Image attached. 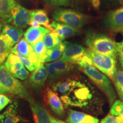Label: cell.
<instances>
[{"label":"cell","instance_id":"1","mask_svg":"<svg viewBox=\"0 0 123 123\" xmlns=\"http://www.w3.org/2000/svg\"><path fill=\"white\" fill-rule=\"evenodd\" d=\"M92 93L87 86L75 80L68 91L60 96V99L65 107L73 106L82 108L88 104Z\"/></svg>","mask_w":123,"mask_h":123},{"label":"cell","instance_id":"2","mask_svg":"<svg viewBox=\"0 0 123 123\" xmlns=\"http://www.w3.org/2000/svg\"><path fill=\"white\" fill-rule=\"evenodd\" d=\"M79 68L85 74L98 86L107 96L110 105H112L116 98L111 82L108 76L98 70L93 65L87 63L79 65Z\"/></svg>","mask_w":123,"mask_h":123},{"label":"cell","instance_id":"3","mask_svg":"<svg viewBox=\"0 0 123 123\" xmlns=\"http://www.w3.org/2000/svg\"><path fill=\"white\" fill-rule=\"evenodd\" d=\"M86 43L89 50L94 53L116 57L117 55V43L106 35L88 33L86 35Z\"/></svg>","mask_w":123,"mask_h":123},{"label":"cell","instance_id":"4","mask_svg":"<svg viewBox=\"0 0 123 123\" xmlns=\"http://www.w3.org/2000/svg\"><path fill=\"white\" fill-rule=\"evenodd\" d=\"M52 17L56 22L65 24L80 30L88 23L90 17L70 9L56 8L51 12Z\"/></svg>","mask_w":123,"mask_h":123},{"label":"cell","instance_id":"5","mask_svg":"<svg viewBox=\"0 0 123 123\" xmlns=\"http://www.w3.org/2000/svg\"><path fill=\"white\" fill-rule=\"evenodd\" d=\"M0 85L6 92L24 98L28 101L32 99L24 84L9 73L3 64H0Z\"/></svg>","mask_w":123,"mask_h":123},{"label":"cell","instance_id":"6","mask_svg":"<svg viewBox=\"0 0 123 123\" xmlns=\"http://www.w3.org/2000/svg\"><path fill=\"white\" fill-rule=\"evenodd\" d=\"M87 54L92 65L113 81L117 71L116 56L100 54L89 49H87Z\"/></svg>","mask_w":123,"mask_h":123},{"label":"cell","instance_id":"7","mask_svg":"<svg viewBox=\"0 0 123 123\" xmlns=\"http://www.w3.org/2000/svg\"><path fill=\"white\" fill-rule=\"evenodd\" d=\"M60 59L72 64H77L79 66L84 63L92 64L85 47L80 44L71 43L67 41L65 49Z\"/></svg>","mask_w":123,"mask_h":123},{"label":"cell","instance_id":"8","mask_svg":"<svg viewBox=\"0 0 123 123\" xmlns=\"http://www.w3.org/2000/svg\"><path fill=\"white\" fill-rule=\"evenodd\" d=\"M5 66L9 73L15 78L24 80L28 78L29 71L17 55L12 53L9 54Z\"/></svg>","mask_w":123,"mask_h":123},{"label":"cell","instance_id":"9","mask_svg":"<svg viewBox=\"0 0 123 123\" xmlns=\"http://www.w3.org/2000/svg\"><path fill=\"white\" fill-rule=\"evenodd\" d=\"M30 10L17 3L12 9L9 23L18 28H26L29 25Z\"/></svg>","mask_w":123,"mask_h":123},{"label":"cell","instance_id":"10","mask_svg":"<svg viewBox=\"0 0 123 123\" xmlns=\"http://www.w3.org/2000/svg\"><path fill=\"white\" fill-rule=\"evenodd\" d=\"M11 53L29 58L38 66L42 64L37 55H35L33 47L30 45L25 38H21L19 42L12 47Z\"/></svg>","mask_w":123,"mask_h":123},{"label":"cell","instance_id":"11","mask_svg":"<svg viewBox=\"0 0 123 123\" xmlns=\"http://www.w3.org/2000/svg\"><path fill=\"white\" fill-rule=\"evenodd\" d=\"M44 100L51 110L58 116L62 117L64 115L63 105L56 92L51 89L47 88L44 91Z\"/></svg>","mask_w":123,"mask_h":123},{"label":"cell","instance_id":"12","mask_svg":"<svg viewBox=\"0 0 123 123\" xmlns=\"http://www.w3.org/2000/svg\"><path fill=\"white\" fill-rule=\"evenodd\" d=\"M28 102L35 123H53V117L38 101L32 98Z\"/></svg>","mask_w":123,"mask_h":123},{"label":"cell","instance_id":"13","mask_svg":"<svg viewBox=\"0 0 123 123\" xmlns=\"http://www.w3.org/2000/svg\"><path fill=\"white\" fill-rule=\"evenodd\" d=\"M48 75L47 69L42 64L31 73L28 81L29 84L35 90H39L43 87Z\"/></svg>","mask_w":123,"mask_h":123},{"label":"cell","instance_id":"14","mask_svg":"<svg viewBox=\"0 0 123 123\" xmlns=\"http://www.w3.org/2000/svg\"><path fill=\"white\" fill-rule=\"evenodd\" d=\"M1 34L2 35L9 45L12 48L22 38L24 31L22 29L18 28L12 25L5 24Z\"/></svg>","mask_w":123,"mask_h":123},{"label":"cell","instance_id":"15","mask_svg":"<svg viewBox=\"0 0 123 123\" xmlns=\"http://www.w3.org/2000/svg\"><path fill=\"white\" fill-rule=\"evenodd\" d=\"M29 25L30 26L38 27L41 26L53 31L50 24V20L47 12L43 9H35L30 10V19Z\"/></svg>","mask_w":123,"mask_h":123},{"label":"cell","instance_id":"16","mask_svg":"<svg viewBox=\"0 0 123 123\" xmlns=\"http://www.w3.org/2000/svg\"><path fill=\"white\" fill-rule=\"evenodd\" d=\"M106 24L109 29L114 31H123V6L108 14Z\"/></svg>","mask_w":123,"mask_h":123},{"label":"cell","instance_id":"17","mask_svg":"<svg viewBox=\"0 0 123 123\" xmlns=\"http://www.w3.org/2000/svg\"><path fill=\"white\" fill-rule=\"evenodd\" d=\"M50 30L43 26L29 27L24 33V38L33 47L38 41L43 39L46 34L49 33Z\"/></svg>","mask_w":123,"mask_h":123},{"label":"cell","instance_id":"18","mask_svg":"<svg viewBox=\"0 0 123 123\" xmlns=\"http://www.w3.org/2000/svg\"><path fill=\"white\" fill-rule=\"evenodd\" d=\"M18 104L13 103L0 115V123H24L25 121L18 113Z\"/></svg>","mask_w":123,"mask_h":123},{"label":"cell","instance_id":"19","mask_svg":"<svg viewBox=\"0 0 123 123\" xmlns=\"http://www.w3.org/2000/svg\"><path fill=\"white\" fill-rule=\"evenodd\" d=\"M50 26L53 31L58 34L62 41L80 33V30H76L68 25L58 22L55 21H53L51 23Z\"/></svg>","mask_w":123,"mask_h":123},{"label":"cell","instance_id":"20","mask_svg":"<svg viewBox=\"0 0 123 123\" xmlns=\"http://www.w3.org/2000/svg\"><path fill=\"white\" fill-rule=\"evenodd\" d=\"M66 121L68 123H99V119L83 112L70 110Z\"/></svg>","mask_w":123,"mask_h":123},{"label":"cell","instance_id":"21","mask_svg":"<svg viewBox=\"0 0 123 123\" xmlns=\"http://www.w3.org/2000/svg\"><path fill=\"white\" fill-rule=\"evenodd\" d=\"M16 4L15 0H0V19L4 24L9 23L12 10Z\"/></svg>","mask_w":123,"mask_h":123},{"label":"cell","instance_id":"22","mask_svg":"<svg viewBox=\"0 0 123 123\" xmlns=\"http://www.w3.org/2000/svg\"><path fill=\"white\" fill-rule=\"evenodd\" d=\"M43 41L47 50L53 49L62 42L59 35L54 31H50L46 34L43 37Z\"/></svg>","mask_w":123,"mask_h":123},{"label":"cell","instance_id":"23","mask_svg":"<svg viewBox=\"0 0 123 123\" xmlns=\"http://www.w3.org/2000/svg\"><path fill=\"white\" fill-rule=\"evenodd\" d=\"M66 41H63L58 45L54 48L50 49L47 51V56L46 58L45 63L50 62L56 61L60 58L63 53L66 47Z\"/></svg>","mask_w":123,"mask_h":123},{"label":"cell","instance_id":"24","mask_svg":"<svg viewBox=\"0 0 123 123\" xmlns=\"http://www.w3.org/2000/svg\"><path fill=\"white\" fill-rule=\"evenodd\" d=\"M34 51L42 64L45 63V61L47 56V50L46 49L43 39L38 41L33 46Z\"/></svg>","mask_w":123,"mask_h":123},{"label":"cell","instance_id":"25","mask_svg":"<svg viewBox=\"0 0 123 123\" xmlns=\"http://www.w3.org/2000/svg\"><path fill=\"white\" fill-rule=\"evenodd\" d=\"M56 70L59 74V76L68 73L74 68V66L72 63L62 61V60H56L51 63Z\"/></svg>","mask_w":123,"mask_h":123},{"label":"cell","instance_id":"26","mask_svg":"<svg viewBox=\"0 0 123 123\" xmlns=\"http://www.w3.org/2000/svg\"><path fill=\"white\" fill-rule=\"evenodd\" d=\"M117 93L123 101V70H117L113 80Z\"/></svg>","mask_w":123,"mask_h":123},{"label":"cell","instance_id":"27","mask_svg":"<svg viewBox=\"0 0 123 123\" xmlns=\"http://www.w3.org/2000/svg\"><path fill=\"white\" fill-rule=\"evenodd\" d=\"M12 47L9 45L4 37L0 34V58L5 59L11 53Z\"/></svg>","mask_w":123,"mask_h":123},{"label":"cell","instance_id":"28","mask_svg":"<svg viewBox=\"0 0 123 123\" xmlns=\"http://www.w3.org/2000/svg\"><path fill=\"white\" fill-rule=\"evenodd\" d=\"M123 112V101L117 100L112 104L110 113L115 116H120Z\"/></svg>","mask_w":123,"mask_h":123},{"label":"cell","instance_id":"29","mask_svg":"<svg viewBox=\"0 0 123 123\" xmlns=\"http://www.w3.org/2000/svg\"><path fill=\"white\" fill-rule=\"evenodd\" d=\"M42 1L50 6L67 7L70 5L72 0H42Z\"/></svg>","mask_w":123,"mask_h":123},{"label":"cell","instance_id":"30","mask_svg":"<svg viewBox=\"0 0 123 123\" xmlns=\"http://www.w3.org/2000/svg\"><path fill=\"white\" fill-rule=\"evenodd\" d=\"M44 66H45L47 71H48L49 78L51 80H54L56 79L60 76L57 71L56 70V69L55 68V67H54L51 63H45Z\"/></svg>","mask_w":123,"mask_h":123},{"label":"cell","instance_id":"31","mask_svg":"<svg viewBox=\"0 0 123 123\" xmlns=\"http://www.w3.org/2000/svg\"><path fill=\"white\" fill-rule=\"evenodd\" d=\"M17 55L19 56L21 61H22V62L23 63V64H24L25 67L29 71H30L33 72L35 70V69L37 68V67H39V66H38L36 64H35L34 63H33L30 59H29V58H25L24 57V56H22L19 55Z\"/></svg>","mask_w":123,"mask_h":123},{"label":"cell","instance_id":"32","mask_svg":"<svg viewBox=\"0 0 123 123\" xmlns=\"http://www.w3.org/2000/svg\"><path fill=\"white\" fill-rule=\"evenodd\" d=\"M100 123H123V120L120 116H115L109 114L101 120Z\"/></svg>","mask_w":123,"mask_h":123},{"label":"cell","instance_id":"33","mask_svg":"<svg viewBox=\"0 0 123 123\" xmlns=\"http://www.w3.org/2000/svg\"><path fill=\"white\" fill-rule=\"evenodd\" d=\"M117 55L119 57V61L123 68V39L122 41L117 43Z\"/></svg>","mask_w":123,"mask_h":123},{"label":"cell","instance_id":"34","mask_svg":"<svg viewBox=\"0 0 123 123\" xmlns=\"http://www.w3.org/2000/svg\"><path fill=\"white\" fill-rule=\"evenodd\" d=\"M10 99L4 94H0V107L4 109L10 103Z\"/></svg>","mask_w":123,"mask_h":123},{"label":"cell","instance_id":"35","mask_svg":"<svg viewBox=\"0 0 123 123\" xmlns=\"http://www.w3.org/2000/svg\"><path fill=\"white\" fill-rule=\"evenodd\" d=\"M91 4L95 9H99L100 5V0H89Z\"/></svg>","mask_w":123,"mask_h":123},{"label":"cell","instance_id":"36","mask_svg":"<svg viewBox=\"0 0 123 123\" xmlns=\"http://www.w3.org/2000/svg\"><path fill=\"white\" fill-rule=\"evenodd\" d=\"M53 123H68L64 122V121L60 120L55 119L54 117H53Z\"/></svg>","mask_w":123,"mask_h":123},{"label":"cell","instance_id":"37","mask_svg":"<svg viewBox=\"0 0 123 123\" xmlns=\"http://www.w3.org/2000/svg\"><path fill=\"white\" fill-rule=\"evenodd\" d=\"M6 93V91L3 87L0 85V94H4V93Z\"/></svg>","mask_w":123,"mask_h":123},{"label":"cell","instance_id":"38","mask_svg":"<svg viewBox=\"0 0 123 123\" xmlns=\"http://www.w3.org/2000/svg\"><path fill=\"white\" fill-rule=\"evenodd\" d=\"M4 25L5 24L3 23L2 21L0 19V34L1 33V31H2V29L3 28V26H4Z\"/></svg>","mask_w":123,"mask_h":123},{"label":"cell","instance_id":"39","mask_svg":"<svg viewBox=\"0 0 123 123\" xmlns=\"http://www.w3.org/2000/svg\"><path fill=\"white\" fill-rule=\"evenodd\" d=\"M5 60V59H3V58H0V64H1L3 63V62H4Z\"/></svg>","mask_w":123,"mask_h":123},{"label":"cell","instance_id":"40","mask_svg":"<svg viewBox=\"0 0 123 123\" xmlns=\"http://www.w3.org/2000/svg\"><path fill=\"white\" fill-rule=\"evenodd\" d=\"M3 110V109L2 108H1L0 107V111H2Z\"/></svg>","mask_w":123,"mask_h":123},{"label":"cell","instance_id":"41","mask_svg":"<svg viewBox=\"0 0 123 123\" xmlns=\"http://www.w3.org/2000/svg\"><path fill=\"white\" fill-rule=\"evenodd\" d=\"M117 1H119V0H117Z\"/></svg>","mask_w":123,"mask_h":123}]
</instances>
